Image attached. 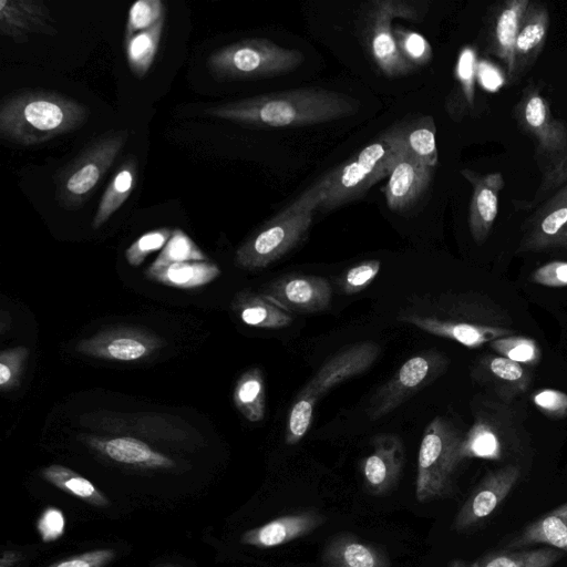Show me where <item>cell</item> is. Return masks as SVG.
<instances>
[{"label":"cell","instance_id":"cell-33","mask_svg":"<svg viewBox=\"0 0 567 567\" xmlns=\"http://www.w3.org/2000/svg\"><path fill=\"white\" fill-rule=\"evenodd\" d=\"M435 132V123L430 115L402 123L405 150L420 162L434 168L439 161Z\"/></svg>","mask_w":567,"mask_h":567},{"label":"cell","instance_id":"cell-8","mask_svg":"<svg viewBox=\"0 0 567 567\" xmlns=\"http://www.w3.org/2000/svg\"><path fill=\"white\" fill-rule=\"evenodd\" d=\"M463 434L446 417L435 416L425 427L417 455L415 495L420 503L446 497L463 461Z\"/></svg>","mask_w":567,"mask_h":567},{"label":"cell","instance_id":"cell-18","mask_svg":"<svg viewBox=\"0 0 567 567\" xmlns=\"http://www.w3.org/2000/svg\"><path fill=\"white\" fill-rule=\"evenodd\" d=\"M404 445L394 434L372 440V452L360 463L364 487L373 495H384L398 483L404 465Z\"/></svg>","mask_w":567,"mask_h":567},{"label":"cell","instance_id":"cell-44","mask_svg":"<svg viewBox=\"0 0 567 567\" xmlns=\"http://www.w3.org/2000/svg\"><path fill=\"white\" fill-rule=\"evenodd\" d=\"M381 268L380 260H364L350 268L343 276L340 287L347 295L357 293L365 289L378 276Z\"/></svg>","mask_w":567,"mask_h":567},{"label":"cell","instance_id":"cell-20","mask_svg":"<svg viewBox=\"0 0 567 567\" xmlns=\"http://www.w3.org/2000/svg\"><path fill=\"white\" fill-rule=\"evenodd\" d=\"M528 3L529 0L502 1L488 14L487 50L501 61L509 83L514 79L515 41Z\"/></svg>","mask_w":567,"mask_h":567},{"label":"cell","instance_id":"cell-12","mask_svg":"<svg viewBox=\"0 0 567 567\" xmlns=\"http://www.w3.org/2000/svg\"><path fill=\"white\" fill-rule=\"evenodd\" d=\"M449 362L447 357L435 350H427L408 359L371 398L367 410L369 419L375 421L391 413L442 375Z\"/></svg>","mask_w":567,"mask_h":567},{"label":"cell","instance_id":"cell-51","mask_svg":"<svg viewBox=\"0 0 567 567\" xmlns=\"http://www.w3.org/2000/svg\"><path fill=\"white\" fill-rule=\"evenodd\" d=\"M540 205H543V206L567 205V183L564 184L561 187H559L556 192H554Z\"/></svg>","mask_w":567,"mask_h":567},{"label":"cell","instance_id":"cell-5","mask_svg":"<svg viewBox=\"0 0 567 567\" xmlns=\"http://www.w3.org/2000/svg\"><path fill=\"white\" fill-rule=\"evenodd\" d=\"M319 204L320 190L316 184L251 235L237 249L235 264L257 270L285 256L308 233Z\"/></svg>","mask_w":567,"mask_h":567},{"label":"cell","instance_id":"cell-14","mask_svg":"<svg viewBox=\"0 0 567 567\" xmlns=\"http://www.w3.org/2000/svg\"><path fill=\"white\" fill-rule=\"evenodd\" d=\"M520 477V467L507 464L489 472L464 502L452 524L456 532L468 530L489 517L508 496Z\"/></svg>","mask_w":567,"mask_h":567},{"label":"cell","instance_id":"cell-21","mask_svg":"<svg viewBox=\"0 0 567 567\" xmlns=\"http://www.w3.org/2000/svg\"><path fill=\"white\" fill-rule=\"evenodd\" d=\"M434 167L425 165L405 148L398 156L384 187V198L392 212L411 207L427 189Z\"/></svg>","mask_w":567,"mask_h":567},{"label":"cell","instance_id":"cell-28","mask_svg":"<svg viewBox=\"0 0 567 567\" xmlns=\"http://www.w3.org/2000/svg\"><path fill=\"white\" fill-rule=\"evenodd\" d=\"M233 311L247 326L262 329H280L292 322L291 315L262 293L244 290L233 302Z\"/></svg>","mask_w":567,"mask_h":567},{"label":"cell","instance_id":"cell-37","mask_svg":"<svg viewBox=\"0 0 567 567\" xmlns=\"http://www.w3.org/2000/svg\"><path fill=\"white\" fill-rule=\"evenodd\" d=\"M208 257L181 228H175L151 266L161 267L174 262L208 261Z\"/></svg>","mask_w":567,"mask_h":567},{"label":"cell","instance_id":"cell-23","mask_svg":"<svg viewBox=\"0 0 567 567\" xmlns=\"http://www.w3.org/2000/svg\"><path fill=\"white\" fill-rule=\"evenodd\" d=\"M549 22L547 6L539 1H529L515 41L513 83L518 81L540 55L547 39Z\"/></svg>","mask_w":567,"mask_h":567},{"label":"cell","instance_id":"cell-15","mask_svg":"<svg viewBox=\"0 0 567 567\" xmlns=\"http://www.w3.org/2000/svg\"><path fill=\"white\" fill-rule=\"evenodd\" d=\"M363 31L367 49L378 68L389 78L406 75L416 68L400 52L391 24L394 17L383 0L370 3Z\"/></svg>","mask_w":567,"mask_h":567},{"label":"cell","instance_id":"cell-24","mask_svg":"<svg viewBox=\"0 0 567 567\" xmlns=\"http://www.w3.org/2000/svg\"><path fill=\"white\" fill-rule=\"evenodd\" d=\"M324 517L315 511H302L275 518L244 533L241 543L258 548H271L306 536L323 524Z\"/></svg>","mask_w":567,"mask_h":567},{"label":"cell","instance_id":"cell-35","mask_svg":"<svg viewBox=\"0 0 567 567\" xmlns=\"http://www.w3.org/2000/svg\"><path fill=\"white\" fill-rule=\"evenodd\" d=\"M164 20L165 18L125 41L124 48L130 70L140 79L145 76L154 62L162 39Z\"/></svg>","mask_w":567,"mask_h":567},{"label":"cell","instance_id":"cell-41","mask_svg":"<svg viewBox=\"0 0 567 567\" xmlns=\"http://www.w3.org/2000/svg\"><path fill=\"white\" fill-rule=\"evenodd\" d=\"M28 357L29 349L25 347L6 349L0 353V389L2 392H8L19 385Z\"/></svg>","mask_w":567,"mask_h":567},{"label":"cell","instance_id":"cell-7","mask_svg":"<svg viewBox=\"0 0 567 567\" xmlns=\"http://www.w3.org/2000/svg\"><path fill=\"white\" fill-rule=\"evenodd\" d=\"M303 54L265 38L230 43L209 55L207 66L218 81L272 78L289 73L303 62Z\"/></svg>","mask_w":567,"mask_h":567},{"label":"cell","instance_id":"cell-45","mask_svg":"<svg viewBox=\"0 0 567 567\" xmlns=\"http://www.w3.org/2000/svg\"><path fill=\"white\" fill-rule=\"evenodd\" d=\"M529 281L550 288L567 287V261L553 260L538 267L530 275Z\"/></svg>","mask_w":567,"mask_h":567},{"label":"cell","instance_id":"cell-17","mask_svg":"<svg viewBox=\"0 0 567 567\" xmlns=\"http://www.w3.org/2000/svg\"><path fill=\"white\" fill-rule=\"evenodd\" d=\"M471 377L476 383L487 388L493 398L506 403H513L524 394L533 379L528 367L497 353L478 357L472 365Z\"/></svg>","mask_w":567,"mask_h":567},{"label":"cell","instance_id":"cell-2","mask_svg":"<svg viewBox=\"0 0 567 567\" xmlns=\"http://www.w3.org/2000/svg\"><path fill=\"white\" fill-rule=\"evenodd\" d=\"M89 109L55 91L27 90L2 100L0 134L21 146L42 144L81 127Z\"/></svg>","mask_w":567,"mask_h":567},{"label":"cell","instance_id":"cell-4","mask_svg":"<svg viewBox=\"0 0 567 567\" xmlns=\"http://www.w3.org/2000/svg\"><path fill=\"white\" fill-rule=\"evenodd\" d=\"M404 148L402 123H398L317 184L320 190L318 209L328 212L363 196L390 175Z\"/></svg>","mask_w":567,"mask_h":567},{"label":"cell","instance_id":"cell-46","mask_svg":"<svg viewBox=\"0 0 567 567\" xmlns=\"http://www.w3.org/2000/svg\"><path fill=\"white\" fill-rule=\"evenodd\" d=\"M533 402L544 414L551 417L567 416V394L553 389L537 391L533 395Z\"/></svg>","mask_w":567,"mask_h":567},{"label":"cell","instance_id":"cell-49","mask_svg":"<svg viewBox=\"0 0 567 567\" xmlns=\"http://www.w3.org/2000/svg\"><path fill=\"white\" fill-rule=\"evenodd\" d=\"M383 3L394 18L420 21L426 12L423 3L403 0H383Z\"/></svg>","mask_w":567,"mask_h":567},{"label":"cell","instance_id":"cell-31","mask_svg":"<svg viewBox=\"0 0 567 567\" xmlns=\"http://www.w3.org/2000/svg\"><path fill=\"white\" fill-rule=\"evenodd\" d=\"M234 404L250 422L264 419L266 410V392L262 371L250 368L237 380L233 392Z\"/></svg>","mask_w":567,"mask_h":567},{"label":"cell","instance_id":"cell-38","mask_svg":"<svg viewBox=\"0 0 567 567\" xmlns=\"http://www.w3.org/2000/svg\"><path fill=\"white\" fill-rule=\"evenodd\" d=\"M489 347L495 353L528 368L542 359V350L536 340L524 336L503 337L492 341Z\"/></svg>","mask_w":567,"mask_h":567},{"label":"cell","instance_id":"cell-3","mask_svg":"<svg viewBox=\"0 0 567 567\" xmlns=\"http://www.w3.org/2000/svg\"><path fill=\"white\" fill-rule=\"evenodd\" d=\"M399 320L472 349L515 334L509 315L487 297L475 293L446 297L430 312L406 310Z\"/></svg>","mask_w":567,"mask_h":567},{"label":"cell","instance_id":"cell-55","mask_svg":"<svg viewBox=\"0 0 567 567\" xmlns=\"http://www.w3.org/2000/svg\"><path fill=\"white\" fill-rule=\"evenodd\" d=\"M157 567H178V566H174V565H169V564L167 565V564H165V565H159V566H157Z\"/></svg>","mask_w":567,"mask_h":567},{"label":"cell","instance_id":"cell-19","mask_svg":"<svg viewBox=\"0 0 567 567\" xmlns=\"http://www.w3.org/2000/svg\"><path fill=\"white\" fill-rule=\"evenodd\" d=\"M461 174L472 185L468 227L474 241L481 245L487 239L497 217L499 193L505 181L499 172L481 174L463 168Z\"/></svg>","mask_w":567,"mask_h":567},{"label":"cell","instance_id":"cell-43","mask_svg":"<svg viewBox=\"0 0 567 567\" xmlns=\"http://www.w3.org/2000/svg\"><path fill=\"white\" fill-rule=\"evenodd\" d=\"M567 183V152L559 162L543 173V179L532 200L519 204L523 208H536L554 192Z\"/></svg>","mask_w":567,"mask_h":567},{"label":"cell","instance_id":"cell-48","mask_svg":"<svg viewBox=\"0 0 567 567\" xmlns=\"http://www.w3.org/2000/svg\"><path fill=\"white\" fill-rule=\"evenodd\" d=\"M113 558V550L95 549L58 561L49 567H105Z\"/></svg>","mask_w":567,"mask_h":567},{"label":"cell","instance_id":"cell-13","mask_svg":"<svg viewBox=\"0 0 567 567\" xmlns=\"http://www.w3.org/2000/svg\"><path fill=\"white\" fill-rule=\"evenodd\" d=\"M164 346L165 341L152 331L121 326L81 340L75 349L79 353L91 358L131 362L144 360Z\"/></svg>","mask_w":567,"mask_h":567},{"label":"cell","instance_id":"cell-1","mask_svg":"<svg viewBox=\"0 0 567 567\" xmlns=\"http://www.w3.org/2000/svg\"><path fill=\"white\" fill-rule=\"evenodd\" d=\"M358 105L354 99L342 93L299 87L214 105L205 113L243 124L290 127L342 118L353 114Z\"/></svg>","mask_w":567,"mask_h":567},{"label":"cell","instance_id":"cell-6","mask_svg":"<svg viewBox=\"0 0 567 567\" xmlns=\"http://www.w3.org/2000/svg\"><path fill=\"white\" fill-rule=\"evenodd\" d=\"M379 353L375 342L365 341L347 347L329 359L296 395L288 414L286 444L295 445L307 434L316 403L323 394L368 370Z\"/></svg>","mask_w":567,"mask_h":567},{"label":"cell","instance_id":"cell-42","mask_svg":"<svg viewBox=\"0 0 567 567\" xmlns=\"http://www.w3.org/2000/svg\"><path fill=\"white\" fill-rule=\"evenodd\" d=\"M172 231L167 227L157 228L143 234L125 250V258L128 265L136 267L140 266L145 258L159 250L168 241Z\"/></svg>","mask_w":567,"mask_h":567},{"label":"cell","instance_id":"cell-39","mask_svg":"<svg viewBox=\"0 0 567 567\" xmlns=\"http://www.w3.org/2000/svg\"><path fill=\"white\" fill-rule=\"evenodd\" d=\"M165 18V7L161 0H138L128 11L124 41L134 34L147 30Z\"/></svg>","mask_w":567,"mask_h":567},{"label":"cell","instance_id":"cell-36","mask_svg":"<svg viewBox=\"0 0 567 567\" xmlns=\"http://www.w3.org/2000/svg\"><path fill=\"white\" fill-rule=\"evenodd\" d=\"M43 477L60 489L95 506H106L107 498L89 480L71 468L53 464L42 470Z\"/></svg>","mask_w":567,"mask_h":567},{"label":"cell","instance_id":"cell-22","mask_svg":"<svg viewBox=\"0 0 567 567\" xmlns=\"http://www.w3.org/2000/svg\"><path fill=\"white\" fill-rule=\"evenodd\" d=\"M0 31L21 44L31 34L55 35L58 30L50 9L42 0H1Z\"/></svg>","mask_w":567,"mask_h":567},{"label":"cell","instance_id":"cell-47","mask_svg":"<svg viewBox=\"0 0 567 567\" xmlns=\"http://www.w3.org/2000/svg\"><path fill=\"white\" fill-rule=\"evenodd\" d=\"M63 513L55 507H48L40 516L37 527L43 542H54L64 533Z\"/></svg>","mask_w":567,"mask_h":567},{"label":"cell","instance_id":"cell-11","mask_svg":"<svg viewBox=\"0 0 567 567\" xmlns=\"http://www.w3.org/2000/svg\"><path fill=\"white\" fill-rule=\"evenodd\" d=\"M518 126L535 142L537 161L543 173L561 159L567 152V126L555 118L540 89L528 84L514 106Z\"/></svg>","mask_w":567,"mask_h":567},{"label":"cell","instance_id":"cell-53","mask_svg":"<svg viewBox=\"0 0 567 567\" xmlns=\"http://www.w3.org/2000/svg\"><path fill=\"white\" fill-rule=\"evenodd\" d=\"M450 567H468V566L461 560H454L451 563Z\"/></svg>","mask_w":567,"mask_h":567},{"label":"cell","instance_id":"cell-26","mask_svg":"<svg viewBox=\"0 0 567 567\" xmlns=\"http://www.w3.org/2000/svg\"><path fill=\"white\" fill-rule=\"evenodd\" d=\"M86 441L93 449L117 463L144 467H171L174 465L173 460L135 437L90 436Z\"/></svg>","mask_w":567,"mask_h":567},{"label":"cell","instance_id":"cell-10","mask_svg":"<svg viewBox=\"0 0 567 567\" xmlns=\"http://www.w3.org/2000/svg\"><path fill=\"white\" fill-rule=\"evenodd\" d=\"M522 425L513 403L495 398L480 402L474 422L463 436L462 458H504L517 444Z\"/></svg>","mask_w":567,"mask_h":567},{"label":"cell","instance_id":"cell-34","mask_svg":"<svg viewBox=\"0 0 567 567\" xmlns=\"http://www.w3.org/2000/svg\"><path fill=\"white\" fill-rule=\"evenodd\" d=\"M477 63L475 50L468 45L464 47L458 54L455 69L457 90L453 92L454 97L449 104L450 113L457 115L458 120L466 110L474 107Z\"/></svg>","mask_w":567,"mask_h":567},{"label":"cell","instance_id":"cell-50","mask_svg":"<svg viewBox=\"0 0 567 567\" xmlns=\"http://www.w3.org/2000/svg\"><path fill=\"white\" fill-rule=\"evenodd\" d=\"M477 81L485 90L496 91L504 84L505 79L493 64L481 61L477 63Z\"/></svg>","mask_w":567,"mask_h":567},{"label":"cell","instance_id":"cell-40","mask_svg":"<svg viewBox=\"0 0 567 567\" xmlns=\"http://www.w3.org/2000/svg\"><path fill=\"white\" fill-rule=\"evenodd\" d=\"M393 34L402 55L415 68L427 64L432 59V48L420 33L396 25Z\"/></svg>","mask_w":567,"mask_h":567},{"label":"cell","instance_id":"cell-25","mask_svg":"<svg viewBox=\"0 0 567 567\" xmlns=\"http://www.w3.org/2000/svg\"><path fill=\"white\" fill-rule=\"evenodd\" d=\"M321 567H390L386 553L350 534L331 538L322 553Z\"/></svg>","mask_w":567,"mask_h":567},{"label":"cell","instance_id":"cell-9","mask_svg":"<svg viewBox=\"0 0 567 567\" xmlns=\"http://www.w3.org/2000/svg\"><path fill=\"white\" fill-rule=\"evenodd\" d=\"M128 132L109 131L87 144L56 176V199L63 208L76 209L111 168L124 147Z\"/></svg>","mask_w":567,"mask_h":567},{"label":"cell","instance_id":"cell-32","mask_svg":"<svg viewBox=\"0 0 567 567\" xmlns=\"http://www.w3.org/2000/svg\"><path fill=\"white\" fill-rule=\"evenodd\" d=\"M563 556L559 549L542 546L492 551L478 561L480 567H554Z\"/></svg>","mask_w":567,"mask_h":567},{"label":"cell","instance_id":"cell-54","mask_svg":"<svg viewBox=\"0 0 567 567\" xmlns=\"http://www.w3.org/2000/svg\"><path fill=\"white\" fill-rule=\"evenodd\" d=\"M468 567H480V561L476 560V561L472 563L471 565H468Z\"/></svg>","mask_w":567,"mask_h":567},{"label":"cell","instance_id":"cell-52","mask_svg":"<svg viewBox=\"0 0 567 567\" xmlns=\"http://www.w3.org/2000/svg\"><path fill=\"white\" fill-rule=\"evenodd\" d=\"M558 247L567 248V227H566V229H565V231H564V234H563V236H561V238L559 240Z\"/></svg>","mask_w":567,"mask_h":567},{"label":"cell","instance_id":"cell-29","mask_svg":"<svg viewBox=\"0 0 567 567\" xmlns=\"http://www.w3.org/2000/svg\"><path fill=\"white\" fill-rule=\"evenodd\" d=\"M146 277L155 282L177 288L195 289L214 281L220 275L219 267L212 261H184L166 266H150Z\"/></svg>","mask_w":567,"mask_h":567},{"label":"cell","instance_id":"cell-30","mask_svg":"<svg viewBox=\"0 0 567 567\" xmlns=\"http://www.w3.org/2000/svg\"><path fill=\"white\" fill-rule=\"evenodd\" d=\"M136 172L137 166L134 157L126 158V161L118 166L113 178L104 190L93 217L92 227L94 229L102 227L126 202L134 189Z\"/></svg>","mask_w":567,"mask_h":567},{"label":"cell","instance_id":"cell-16","mask_svg":"<svg viewBox=\"0 0 567 567\" xmlns=\"http://www.w3.org/2000/svg\"><path fill=\"white\" fill-rule=\"evenodd\" d=\"M260 293L288 312L315 313L329 307L332 290L323 277L289 275L269 282Z\"/></svg>","mask_w":567,"mask_h":567},{"label":"cell","instance_id":"cell-27","mask_svg":"<svg viewBox=\"0 0 567 567\" xmlns=\"http://www.w3.org/2000/svg\"><path fill=\"white\" fill-rule=\"evenodd\" d=\"M534 544L567 551V502L528 524L509 542L508 548Z\"/></svg>","mask_w":567,"mask_h":567}]
</instances>
